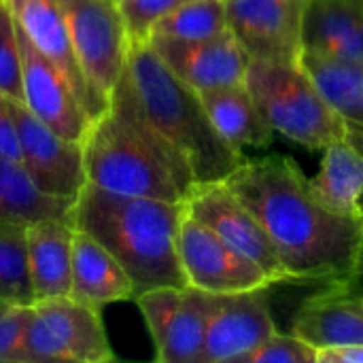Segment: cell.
<instances>
[{"label":"cell","instance_id":"7c38bea8","mask_svg":"<svg viewBox=\"0 0 363 363\" xmlns=\"http://www.w3.org/2000/svg\"><path fill=\"white\" fill-rule=\"evenodd\" d=\"M179 257L187 283L208 294H234L272 285L257 264L223 242L187 211L179 230Z\"/></svg>","mask_w":363,"mask_h":363},{"label":"cell","instance_id":"6da1fadb","mask_svg":"<svg viewBox=\"0 0 363 363\" xmlns=\"http://www.w3.org/2000/svg\"><path fill=\"white\" fill-rule=\"evenodd\" d=\"M225 183L266 230L285 283L338 285L357 277L363 223L330 211L291 157H247Z\"/></svg>","mask_w":363,"mask_h":363},{"label":"cell","instance_id":"603a6c76","mask_svg":"<svg viewBox=\"0 0 363 363\" xmlns=\"http://www.w3.org/2000/svg\"><path fill=\"white\" fill-rule=\"evenodd\" d=\"M74 200L45 194L17 160L0 157V223L30 225L45 219H68Z\"/></svg>","mask_w":363,"mask_h":363},{"label":"cell","instance_id":"ba28073f","mask_svg":"<svg viewBox=\"0 0 363 363\" xmlns=\"http://www.w3.org/2000/svg\"><path fill=\"white\" fill-rule=\"evenodd\" d=\"M147 323L160 363H200L208 291L194 285L157 287L134 300Z\"/></svg>","mask_w":363,"mask_h":363},{"label":"cell","instance_id":"52a82bcc","mask_svg":"<svg viewBox=\"0 0 363 363\" xmlns=\"http://www.w3.org/2000/svg\"><path fill=\"white\" fill-rule=\"evenodd\" d=\"M77 62L89 85L111 102L130 53V32L115 0H57Z\"/></svg>","mask_w":363,"mask_h":363},{"label":"cell","instance_id":"8fae6325","mask_svg":"<svg viewBox=\"0 0 363 363\" xmlns=\"http://www.w3.org/2000/svg\"><path fill=\"white\" fill-rule=\"evenodd\" d=\"M308 0H223L230 32L251 60L298 64Z\"/></svg>","mask_w":363,"mask_h":363},{"label":"cell","instance_id":"1f68e13d","mask_svg":"<svg viewBox=\"0 0 363 363\" xmlns=\"http://www.w3.org/2000/svg\"><path fill=\"white\" fill-rule=\"evenodd\" d=\"M351 287H353V285H351ZM353 291H355V296H357V300H359V304H362V308H363V289L353 287Z\"/></svg>","mask_w":363,"mask_h":363},{"label":"cell","instance_id":"3957f363","mask_svg":"<svg viewBox=\"0 0 363 363\" xmlns=\"http://www.w3.org/2000/svg\"><path fill=\"white\" fill-rule=\"evenodd\" d=\"M185 202L123 196L85 183L70 223L96 238L134 283V300L157 287L189 285L179 257Z\"/></svg>","mask_w":363,"mask_h":363},{"label":"cell","instance_id":"d6a6232c","mask_svg":"<svg viewBox=\"0 0 363 363\" xmlns=\"http://www.w3.org/2000/svg\"><path fill=\"white\" fill-rule=\"evenodd\" d=\"M363 272V242H362V253H359V266H357V274Z\"/></svg>","mask_w":363,"mask_h":363},{"label":"cell","instance_id":"9a60e30c","mask_svg":"<svg viewBox=\"0 0 363 363\" xmlns=\"http://www.w3.org/2000/svg\"><path fill=\"white\" fill-rule=\"evenodd\" d=\"M19 40L23 60V104L60 136L83 143L91 119L87 117L68 79L32 45L21 28Z\"/></svg>","mask_w":363,"mask_h":363},{"label":"cell","instance_id":"4dcf8cb0","mask_svg":"<svg viewBox=\"0 0 363 363\" xmlns=\"http://www.w3.org/2000/svg\"><path fill=\"white\" fill-rule=\"evenodd\" d=\"M317 363H363V345L321 349L317 355Z\"/></svg>","mask_w":363,"mask_h":363},{"label":"cell","instance_id":"e0dca14e","mask_svg":"<svg viewBox=\"0 0 363 363\" xmlns=\"http://www.w3.org/2000/svg\"><path fill=\"white\" fill-rule=\"evenodd\" d=\"M291 334L317 351L363 345V308L349 283L323 285L296 311Z\"/></svg>","mask_w":363,"mask_h":363},{"label":"cell","instance_id":"f1b7e54d","mask_svg":"<svg viewBox=\"0 0 363 363\" xmlns=\"http://www.w3.org/2000/svg\"><path fill=\"white\" fill-rule=\"evenodd\" d=\"M32 315V304L0 298V363H23L21 342Z\"/></svg>","mask_w":363,"mask_h":363},{"label":"cell","instance_id":"4316f807","mask_svg":"<svg viewBox=\"0 0 363 363\" xmlns=\"http://www.w3.org/2000/svg\"><path fill=\"white\" fill-rule=\"evenodd\" d=\"M319 351L296 334L274 332L240 363H317Z\"/></svg>","mask_w":363,"mask_h":363},{"label":"cell","instance_id":"8992f818","mask_svg":"<svg viewBox=\"0 0 363 363\" xmlns=\"http://www.w3.org/2000/svg\"><path fill=\"white\" fill-rule=\"evenodd\" d=\"M21 355L23 363H106L115 359L100 308L72 296L32 304Z\"/></svg>","mask_w":363,"mask_h":363},{"label":"cell","instance_id":"ffe728a7","mask_svg":"<svg viewBox=\"0 0 363 363\" xmlns=\"http://www.w3.org/2000/svg\"><path fill=\"white\" fill-rule=\"evenodd\" d=\"M70 296L98 308L134 300V283L123 266L96 238L74 228Z\"/></svg>","mask_w":363,"mask_h":363},{"label":"cell","instance_id":"7a4b0ae2","mask_svg":"<svg viewBox=\"0 0 363 363\" xmlns=\"http://www.w3.org/2000/svg\"><path fill=\"white\" fill-rule=\"evenodd\" d=\"M111 102L134 115L196 185L225 181L247 160L219 136L200 94L164 64L149 40L130 45Z\"/></svg>","mask_w":363,"mask_h":363},{"label":"cell","instance_id":"4fadbf2b","mask_svg":"<svg viewBox=\"0 0 363 363\" xmlns=\"http://www.w3.org/2000/svg\"><path fill=\"white\" fill-rule=\"evenodd\" d=\"M21 164L32 181L51 196L77 200L87 183L83 143L68 140L45 125L23 102L13 100Z\"/></svg>","mask_w":363,"mask_h":363},{"label":"cell","instance_id":"2e32d148","mask_svg":"<svg viewBox=\"0 0 363 363\" xmlns=\"http://www.w3.org/2000/svg\"><path fill=\"white\" fill-rule=\"evenodd\" d=\"M6 4L13 11L17 26L32 40V45L64 72L87 117L91 121L102 117L108 111L111 102L102 98L85 79L77 62L66 19L57 0H6Z\"/></svg>","mask_w":363,"mask_h":363},{"label":"cell","instance_id":"277c9868","mask_svg":"<svg viewBox=\"0 0 363 363\" xmlns=\"http://www.w3.org/2000/svg\"><path fill=\"white\" fill-rule=\"evenodd\" d=\"M87 183L123 196L185 202L196 187L194 177L160 145V140L119 104L91 121L83 138Z\"/></svg>","mask_w":363,"mask_h":363},{"label":"cell","instance_id":"5b68a950","mask_svg":"<svg viewBox=\"0 0 363 363\" xmlns=\"http://www.w3.org/2000/svg\"><path fill=\"white\" fill-rule=\"evenodd\" d=\"M245 85L266 123L304 149L323 151L349 136L347 123L300 62L251 60Z\"/></svg>","mask_w":363,"mask_h":363},{"label":"cell","instance_id":"5bb4252c","mask_svg":"<svg viewBox=\"0 0 363 363\" xmlns=\"http://www.w3.org/2000/svg\"><path fill=\"white\" fill-rule=\"evenodd\" d=\"M164 64L198 94L245 83L251 57L230 28L204 40H174L149 36Z\"/></svg>","mask_w":363,"mask_h":363},{"label":"cell","instance_id":"d4e9b609","mask_svg":"<svg viewBox=\"0 0 363 363\" xmlns=\"http://www.w3.org/2000/svg\"><path fill=\"white\" fill-rule=\"evenodd\" d=\"M26 228L0 223V298L17 304H34L26 259Z\"/></svg>","mask_w":363,"mask_h":363},{"label":"cell","instance_id":"30bf717a","mask_svg":"<svg viewBox=\"0 0 363 363\" xmlns=\"http://www.w3.org/2000/svg\"><path fill=\"white\" fill-rule=\"evenodd\" d=\"M185 211L223 242L257 264L270 283H285V270L274 253V247L251 208L228 187L225 181L202 183L191 189L185 200Z\"/></svg>","mask_w":363,"mask_h":363},{"label":"cell","instance_id":"cb8c5ba5","mask_svg":"<svg viewBox=\"0 0 363 363\" xmlns=\"http://www.w3.org/2000/svg\"><path fill=\"white\" fill-rule=\"evenodd\" d=\"M228 30L223 0H189L164 15L151 30V36L174 40H204Z\"/></svg>","mask_w":363,"mask_h":363},{"label":"cell","instance_id":"9c48e42d","mask_svg":"<svg viewBox=\"0 0 363 363\" xmlns=\"http://www.w3.org/2000/svg\"><path fill=\"white\" fill-rule=\"evenodd\" d=\"M274 332L266 287L208 294L200 363H240Z\"/></svg>","mask_w":363,"mask_h":363},{"label":"cell","instance_id":"d6986e66","mask_svg":"<svg viewBox=\"0 0 363 363\" xmlns=\"http://www.w3.org/2000/svg\"><path fill=\"white\" fill-rule=\"evenodd\" d=\"M302 51L363 64V0H308Z\"/></svg>","mask_w":363,"mask_h":363},{"label":"cell","instance_id":"484cf974","mask_svg":"<svg viewBox=\"0 0 363 363\" xmlns=\"http://www.w3.org/2000/svg\"><path fill=\"white\" fill-rule=\"evenodd\" d=\"M0 94L23 102V60L19 28L6 0H0Z\"/></svg>","mask_w":363,"mask_h":363},{"label":"cell","instance_id":"f546056e","mask_svg":"<svg viewBox=\"0 0 363 363\" xmlns=\"http://www.w3.org/2000/svg\"><path fill=\"white\" fill-rule=\"evenodd\" d=\"M0 157L21 162L19 132L13 113V100L0 94Z\"/></svg>","mask_w":363,"mask_h":363},{"label":"cell","instance_id":"44dd1931","mask_svg":"<svg viewBox=\"0 0 363 363\" xmlns=\"http://www.w3.org/2000/svg\"><path fill=\"white\" fill-rule=\"evenodd\" d=\"M308 183L330 211L363 223V149L359 145L349 138L328 145L319 170Z\"/></svg>","mask_w":363,"mask_h":363},{"label":"cell","instance_id":"836d02e7","mask_svg":"<svg viewBox=\"0 0 363 363\" xmlns=\"http://www.w3.org/2000/svg\"><path fill=\"white\" fill-rule=\"evenodd\" d=\"M357 279H362V281H363V272H362V274H357Z\"/></svg>","mask_w":363,"mask_h":363},{"label":"cell","instance_id":"7402d4cb","mask_svg":"<svg viewBox=\"0 0 363 363\" xmlns=\"http://www.w3.org/2000/svg\"><path fill=\"white\" fill-rule=\"evenodd\" d=\"M204 108L219 136L238 153L245 149H268L274 130L257 111L245 83L200 94Z\"/></svg>","mask_w":363,"mask_h":363},{"label":"cell","instance_id":"83f0119b","mask_svg":"<svg viewBox=\"0 0 363 363\" xmlns=\"http://www.w3.org/2000/svg\"><path fill=\"white\" fill-rule=\"evenodd\" d=\"M189 0H115L119 6L125 28L130 32L132 43L134 40H149L153 26L168 15L170 11L179 9Z\"/></svg>","mask_w":363,"mask_h":363},{"label":"cell","instance_id":"ac0fdd59","mask_svg":"<svg viewBox=\"0 0 363 363\" xmlns=\"http://www.w3.org/2000/svg\"><path fill=\"white\" fill-rule=\"evenodd\" d=\"M74 225L68 219H45L26 228V259L34 302L70 296Z\"/></svg>","mask_w":363,"mask_h":363}]
</instances>
